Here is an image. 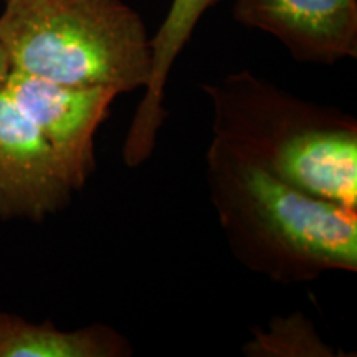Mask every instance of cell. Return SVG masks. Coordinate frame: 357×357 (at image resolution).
<instances>
[{"mask_svg":"<svg viewBox=\"0 0 357 357\" xmlns=\"http://www.w3.org/2000/svg\"><path fill=\"white\" fill-rule=\"evenodd\" d=\"M132 351L131 341L109 324L68 331L52 321L0 311V357H129Z\"/></svg>","mask_w":357,"mask_h":357,"instance_id":"obj_8","label":"cell"},{"mask_svg":"<svg viewBox=\"0 0 357 357\" xmlns=\"http://www.w3.org/2000/svg\"><path fill=\"white\" fill-rule=\"evenodd\" d=\"M213 141L281 182L357 208V121L303 100L250 70L202 84Z\"/></svg>","mask_w":357,"mask_h":357,"instance_id":"obj_2","label":"cell"},{"mask_svg":"<svg viewBox=\"0 0 357 357\" xmlns=\"http://www.w3.org/2000/svg\"><path fill=\"white\" fill-rule=\"evenodd\" d=\"M231 15L275 37L300 63L357 58V0H235Z\"/></svg>","mask_w":357,"mask_h":357,"instance_id":"obj_6","label":"cell"},{"mask_svg":"<svg viewBox=\"0 0 357 357\" xmlns=\"http://www.w3.org/2000/svg\"><path fill=\"white\" fill-rule=\"evenodd\" d=\"M242 352L248 357H339V352L326 342L305 312L294 311L275 316L265 328H253L252 337Z\"/></svg>","mask_w":357,"mask_h":357,"instance_id":"obj_9","label":"cell"},{"mask_svg":"<svg viewBox=\"0 0 357 357\" xmlns=\"http://www.w3.org/2000/svg\"><path fill=\"white\" fill-rule=\"evenodd\" d=\"M218 0H172L162 24L151 35L153 68L144 95L124 137L123 162L129 169L141 167L154 154L160 128L167 118L166 88L174 63L194 33L195 26Z\"/></svg>","mask_w":357,"mask_h":357,"instance_id":"obj_7","label":"cell"},{"mask_svg":"<svg viewBox=\"0 0 357 357\" xmlns=\"http://www.w3.org/2000/svg\"><path fill=\"white\" fill-rule=\"evenodd\" d=\"M10 61H8V56H7V52L6 48H3V45L0 43V88L3 86L7 82L8 75H10Z\"/></svg>","mask_w":357,"mask_h":357,"instance_id":"obj_10","label":"cell"},{"mask_svg":"<svg viewBox=\"0 0 357 357\" xmlns=\"http://www.w3.org/2000/svg\"><path fill=\"white\" fill-rule=\"evenodd\" d=\"M73 194L55 151L0 88V220L40 223L65 211Z\"/></svg>","mask_w":357,"mask_h":357,"instance_id":"obj_5","label":"cell"},{"mask_svg":"<svg viewBox=\"0 0 357 357\" xmlns=\"http://www.w3.org/2000/svg\"><path fill=\"white\" fill-rule=\"evenodd\" d=\"M0 43L10 71L118 95L144 89L151 35L124 0H2Z\"/></svg>","mask_w":357,"mask_h":357,"instance_id":"obj_3","label":"cell"},{"mask_svg":"<svg viewBox=\"0 0 357 357\" xmlns=\"http://www.w3.org/2000/svg\"><path fill=\"white\" fill-rule=\"evenodd\" d=\"M3 88L55 151L75 192L82 190L96 169V132L118 93L66 86L19 71H10Z\"/></svg>","mask_w":357,"mask_h":357,"instance_id":"obj_4","label":"cell"},{"mask_svg":"<svg viewBox=\"0 0 357 357\" xmlns=\"http://www.w3.org/2000/svg\"><path fill=\"white\" fill-rule=\"evenodd\" d=\"M205 178L223 236L243 268L284 287L357 271V208L281 182L213 139Z\"/></svg>","mask_w":357,"mask_h":357,"instance_id":"obj_1","label":"cell"}]
</instances>
